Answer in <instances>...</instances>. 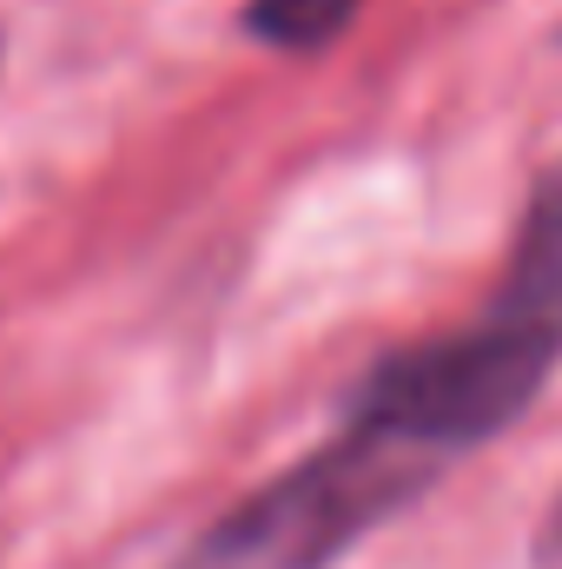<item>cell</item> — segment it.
Returning a JSON list of instances; mask_svg holds the SVG:
<instances>
[{
    "label": "cell",
    "instance_id": "cell-1",
    "mask_svg": "<svg viewBox=\"0 0 562 569\" xmlns=\"http://www.w3.org/2000/svg\"><path fill=\"white\" fill-rule=\"evenodd\" d=\"M562 365V159L536 172L516 219L503 279L483 311L443 338L378 358L344 398V425H364L423 463L450 470L463 450L503 437Z\"/></svg>",
    "mask_w": 562,
    "mask_h": 569
},
{
    "label": "cell",
    "instance_id": "cell-2",
    "mask_svg": "<svg viewBox=\"0 0 562 569\" xmlns=\"http://www.w3.org/2000/svg\"><path fill=\"white\" fill-rule=\"evenodd\" d=\"M436 477L443 470L418 450L338 418L324 443L232 503L172 569H331L378 523L411 510Z\"/></svg>",
    "mask_w": 562,
    "mask_h": 569
},
{
    "label": "cell",
    "instance_id": "cell-3",
    "mask_svg": "<svg viewBox=\"0 0 562 569\" xmlns=\"http://www.w3.org/2000/svg\"><path fill=\"white\" fill-rule=\"evenodd\" d=\"M364 0H245V27L265 40V47H284V53H318L331 47L351 13Z\"/></svg>",
    "mask_w": 562,
    "mask_h": 569
},
{
    "label": "cell",
    "instance_id": "cell-4",
    "mask_svg": "<svg viewBox=\"0 0 562 569\" xmlns=\"http://www.w3.org/2000/svg\"><path fill=\"white\" fill-rule=\"evenodd\" d=\"M543 557H562V497L550 510V523H543Z\"/></svg>",
    "mask_w": 562,
    "mask_h": 569
}]
</instances>
